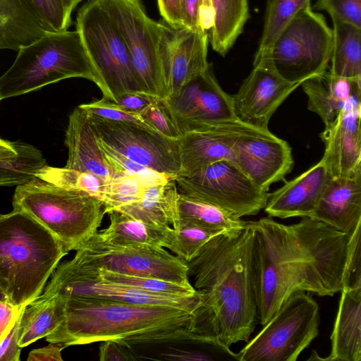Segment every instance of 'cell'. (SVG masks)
<instances>
[{"label": "cell", "instance_id": "1", "mask_svg": "<svg viewBox=\"0 0 361 361\" xmlns=\"http://www.w3.org/2000/svg\"><path fill=\"white\" fill-rule=\"evenodd\" d=\"M247 224L253 231L251 275L262 326L295 292L333 296L342 290L348 234L310 217L291 225L269 216Z\"/></svg>", "mask_w": 361, "mask_h": 361}, {"label": "cell", "instance_id": "2", "mask_svg": "<svg viewBox=\"0 0 361 361\" xmlns=\"http://www.w3.org/2000/svg\"><path fill=\"white\" fill-rule=\"evenodd\" d=\"M253 231L248 226L210 239L186 262L201 293L188 329L226 345L247 342L258 321L251 275Z\"/></svg>", "mask_w": 361, "mask_h": 361}, {"label": "cell", "instance_id": "3", "mask_svg": "<svg viewBox=\"0 0 361 361\" xmlns=\"http://www.w3.org/2000/svg\"><path fill=\"white\" fill-rule=\"evenodd\" d=\"M63 298V320L46 340L66 347L188 328L192 318L191 312L171 307L136 305L90 297Z\"/></svg>", "mask_w": 361, "mask_h": 361}, {"label": "cell", "instance_id": "4", "mask_svg": "<svg viewBox=\"0 0 361 361\" xmlns=\"http://www.w3.org/2000/svg\"><path fill=\"white\" fill-rule=\"evenodd\" d=\"M68 252L27 214L13 210L0 218V287L10 303L22 307L38 298Z\"/></svg>", "mask_w": 361, "mask_h": 361}, {"label": "cell", "instance_id": "5", "mask_svg": "<svg viewBox=\"0 0 361 361\" xmlns=\"http://www.w3.org/2000/svg\"><path fill=\"white\" fill-rule=\"evenodd\" d=\"M12 204L13 210L39 222L68 252L78 250L98 231L106 214L100 199L37 176L17 185Z\"/></svg>", "mask_w": 361, "mask_h": 361}, {"label": "cell", "instance_id": "6", "mask_svg": "<svg viewBox=\"0 0 361 361\" xmlns=\"http://www.w3.org/2000/svg\"><path fill=\"white\" fill-rule=\"evenodd\" d=\"M71 78L99 82L77 30L48 32L20 48L0 77V99L40 89Z\"/></svg>", "mask_w": 361, "mask_h": 361}, {"label": "cell", "instance_id": "7", "mask_svg": "<svg viewBox=\"0 0 361 361\" xmlns=\"http://www.w3.org/2000/svg\"><path fill=\"white\" fill-rule=\"evenodd\" d=\"M98 1L127 46L142 91L166 99L165 65L173 27L148 17L140 0Z\"/></svg>", "mask_w": 361, "mask_h": 361}, {"label": "cell", "instance_id": "8", "mask_svg": "<svg viewBox=\"0 0 361 361\" xmlns=\"http://www.w3.org/2000/svg\"><path fill=\"white\" fill-rule=\"evenodd\" d=\"M332 37L324 16L309 4L283 27L270 49L254 59H264L283 80L301 85L327 72Z\"/></svg>", "mask_w": 361, "mask_h": 361}, {"label": "cell", "instance_id": "9", "mask_svg": "<svg viewBox=\"0 0 361 361\" xmlns=\"http://www.w3.org/2000/svg\"><path fill=\"white\" fill-rule=\"evenodd\" d=\"M75 25L104 97L115 101L127 92H143L127 46L98 0H89L79 9Z\"/></svg>", "mask_w": 361, "mask_h": 361}, {"label": "cell", "instance_id": "10", "mask_svg": "<svg viewBox=\"0 0 361 361\" xmlns=\"http://www.w3.org/2000/svg\"><path fill=\"white\" fill-rule=\"evenodd\" d=\"M319 308L305 291L290 295L238 353L239 361H295L319 334Z\"/></svg>", "mask_w": 361, "mask_h": 361}, {"label": "cell", "instance_id": "11", "mask_svg": "<svg viewBox=\"0 0 361 361\" xmlns=\"http://www.w3.org/2000/svg\"><path fill=\"white\" fill-rule=\"evenodd\" d=\"M96 233L75 250L74 257L68 260L71 264L192 286L187 263L164 247L111 245L102 241Z\"/></svg>", "mask_w": 361, "mask_h": 361}, {"label": "cell", "instance_id": "12", "mask_svg": "<svg viewBox=\"0 0 361 361\" xmlns=\"http://www.w3.org/2000/svg\"><path fill=\"white\" fill-rule=\"evenodd\" d=\"M175 180L180 194L212 203L237 218L257 215L270 196L228 159L178 175Z\"/></svg>", "mask_w": 361, "mask_h": 361}, {"label": "cell", "instance_id": "13", "mask_svg": "<svg viewBox=\"0 0 361 361\" xmlns=\"http://www.w3.org/2000/svg\"><path fill=\"white\" fill-rule=\"evenodd\" d=\"M90 297L136 305L175 307L192 312L200 306L202 295H169L144 291L133 287L101 279L92 274L71 268L64 262L58 264L42 297Z\"/></svg>", "mask_w": 361, "mask_h": 361}, {"label": "cell", "instance_id": "14", "mask_svg": "<svg viewBox=\"0 0 361 361\" xmlns=\"http://www.w3.org/2000/svg\"><path fill=\"white\" fill-rule=\"evenodd\" d=\"M87 116L97 137L116 152L158 173L174 178L180 173L179 140L142 125Z\"/></svg>", "mask_w": 361, "mask_h": 361}, {"label": "cell", "instance_id": "15", "mask_svg": "<svg viewBox=\"0 0 361 361\" xmlns=\"http://www.w3.org/2000/svg\"><path fill=\"white\" fill-rule=\"evenodd\" d=\"M135 360H239L221 341L190 331L187 327L149 332L117 340Z\"/></svg>", "mask_w": 361, "mask_h": 361}, {"label": "cell", "instance_id": "16", "mask_svg": "<svg viewBox=\"0 0 361 361\" xmlns=\"http://www.w3.org/2000/svg\"><path fill=\"white\" fill-rule=\"evenodd\" d=\"M164 100L183 135L207 124L238 118L232 96L221 87L211 65Z\"/></svg>", "mask_w": 361, "mask_h": 361}, {"label": "cell", "instance_id": "17", "mask_svg": "<svg viewBox=\"0 0 361 361\" xmlns=\"http://www.w3.org/2000/svg\"><path fill=\"white\" fill-rule=\"evenodd\" d=\"M233 152L234 163L266 191L283 180L294 164L288 143L268 129L252 127L236 139Z\"/></svg>", "mask_w": 361, "mask_h": 361}, {"label": "cell", "instance_id": "18", "mask_svg": "<svg viewBox=\"0 0 361 361\" xmlns=\"http://www.w3.org/2000/svg\"><path fill=\"white\" fill-rule=\"evenodd\" d=\"M300 85L283 80L264 59H254L252 71L232 95L235 114L247 124L267 130L274 113Z\"/></svg>", "mask_w": 361, "mask_h": 361}, {"label": "cell", "instance_id": "19", "mask_svg": "<svg viewBox=\"0 0 361 361\" xmlns=\"http://www.w3.org/2000/svg\"><path fill=\"white\" fill-rule=\"evenodd\" d=\"M360 99L353 98L320 135L325 147L321 160L331 177L361 174Z\"/></svg>", "mask_w": 361, "mask_h": 361}, {"label": "cell", "instance_id": "20", "mask_svg": "<svg viewBox=\"0 0 361 361\" xmlns=\"http://www.w3.org/2000/svg\"><path fill=\"white\" fill-rule=\"evenodd\" d=\"M238 118L219 121L183 134L179 140L181 172L188 174L221 159L234 162L236 139L252 128Z\"/></svg>", "mask_w": 361, "mask_h": 361}, {"label": "cell", "instance_id": "21", "mask_svg": "<svg viewBox=\"0 0 361 361\" xmlns=\"http://www.w3.org/2000/svg\"><path fill=\"white\" fill-rule=\"evenodd\" d=\"M208 42L207 31L185 27H173L165 65L168 97L177 94L191 80L209 67Z\"/></svg>", "mask_w": 361, "mask_h": 361}, {"label": "cell", "instance_id": "22", "mask_svg": "<svg viewBox=\"0 0 361 361\" xmlns=\"http://www.w3.org/2000/svg\"><path fill=\"white\" fill-rule=\"evenodd\" d=\"M330 176L320 160L308 170L270 193L264 212L269 217H310Z\"/></svg>", "mask_w": 361, "mask_h": 361}, {"label": "cell", "instance_id": "23", "mask_svg": "<svg viewBox=\"0 0 361 361\" xmlns=\"http://www.w3.org/2000/svg\"><path fill=\"white\" fill-rule=\"evenodd\" d=\"M310 218L350 235L361 223V174L331 177Z\"/></svg>", "mask_w": 361, "mask_h": 361}, {"label": "cell", "instance_id": "24", "mask_svg": "<svg viewBox=\"0 0 361 361\" xmlns=\"http://www.w3.org/2000/svg\"><path fill=\"white\" fill-rule=\"evenodd\" d=\"M65 145L68 152L65 167L93 173L106 182L113 179L89 118L79 106L69 115Z\"/></svg>", "mask_w": 361, "mask_h": 361}, {"label": "cell", "instance_id": "25", "mask_svg": "<svg viewBox=\"0 0 361 361\" xmlns=\"http://www.w3.org/2000/svg\"><path fill=\"white\" fill-rule=\"evenodd\" d=\"M300 85L308 97V109L316 113L325 126L334 121L353 98L361 96V78H342L329 72Z\"/></svg>", "mask_w": 361, "mask_h": 361}, {"label": "cell", "instance_id": "26", "mask_svg": "<svg viewBox=\"0 0 361 361\" xmlns=\"http://www.w3.org/2000/svg\"><path fill=\"white\" fill-rule=\"evenodd\" d=\"M334 329L331 350L324 360H361V288H343Z\"/></svg>", "mask_w": 361, "mask_h": 361}, {"label": "cell", "instance_id": "27", "mask_svg": "<svg viewBox=\"0 0 361 361\" xmlns=\"http://www.w3.org/2000/svg\"><path fill=\"white\" fill-rule=\"evenodd\" d=\"M178 195L175 178H171L145 188L139 200L116 212L149 224L175 227Z\"/></svg>", "mask_w": 361, "mask_h": 361}, {"label": "cell", "instance_id": "28", "mask_svg": "<svg viewBox=\"0 0 361 361\" xmlns=\"http://www.w3.org/2000/svg\"><path fill=\"white\" fill-rule=\"evenodd\" d=\"M47 32L26 0H0V49L18 51Z\"/></svg>", "mask_w": 361, "mask_h": 361}, {"label": "cell", "instance_id": "29", "mask_svg": "<svg viewBox=\"0 0 361 361\" xmlns=\"http://www.w3.org/2000/svg\"><path fill=\"white\" fill-rule=\"evenodd\" d=\"M109 214V225L96 233L102 241L116 245L167 247L172 228L170 226L149 224L116 211Z\"/></svg>", "mask_w": 361, "mask_h": 361}, {"label": "cell", "instance_id": "30", "mask_svg": "<svg viewBox=\"0 0 361 361\" xmlns=\"http://www.w3.org/2000/svg\"><path fill=\"white\" fill-rule=\"evenodd\" d=\"M212 11L209 41L214 51L224 56L242 33L249 18L247 0H210Z\"/></svg>", "mask_w": 361, "mask_h": 361}, {"label": "cell", "instance_id": "31", "mask_svg": "<svg viewBox=\"0 0 361 361\" xmlns=\"http://www.w3.org/2000/svg\"><path fill=\"white\" fill-rule=\"evenodd\" d=\"M65 300L60 295L39 296L23 310L18 344L20 348L53 333L63 320Z\"/></svg>", "mask_w": 361, "mask_h": 361}, {"label": "cell", "instance_id": "32", "mask_svg": "<svg viewBox=\"0 0 361 361\" xmlns=\"http://www.w3.org/2000/svg\"><path fill=\"white\" fill-rule=\"evenodd\" d=\"M331 20L329 73L342 78H361V28L336 18Z\"/></svg>", "mask_w": 361, "mask_h": 361}, {"label": "cell", "instance_id": "33", "mask_svg": "<svg viewBox=\"0 0 361 361\" xmlns=\"http://www.w3.org/2000/svg\"><path fill=\"white\" fill-rule=\"evenodd\" d=\"M177 213L178 220L224 231L242 228L247 222L212 203L180 193Z\"/></svg>", "mask_w": 361, "mask_h": 361}, {"label": "cell", "instance_id": "34", "mask_svg": "<svg viewBox=\"0 0 361 361\" xmlns=\"http://www.w3.org/2000/svg\"><path fill=\"white\" fill-rule=\"evenodd\" d=\"M311 0H268L264 26L255 57L264 54L279 32Z\"/></svg>", "mask_w": 361, "mask_h": 361}, {"label": "cell", "instance_id": "35", "mask_svg": "<svg viewBox=\"0 0 361 361\" xmlns=\"http://www.w3.org/2000/svg\"><path fill=\"white\" fill-rule=\"evenodd\" d=\"M63 262L71 268L92 274L101 279L128 286L147 292L183 295L193 294L197 291L193 286H184L153 277L126 275L104 269H83L71 264L68 261Z\"/></svg>", "mask_w": 361, "mask_h": 361}, {"label": "cell", "instance_id": "36", "mask_svg": "<svg viewBox=\"0 0 361 361\" xmlns=\"http://www.w3.org/2000/svg\"><path fill=\"white\" fill-rule=\"evenodd\" d=\"M224 231L178 220L176 226L171 228L166 248L184 262H188L197 256L210 239Z\"/></svg>", "mask_w": 361, "mask_h": 361}, {"label": "cell", "instance_id": "37", "mask_svg": "<svg viewBox=\"0 0 361 361\" xmlns=\"http://www.w3.org/2000/svg\"><path fill=\"white\" fill-rule=\"evenodd\" d=\"M35 176L59 186L87 192L101 200L108 183L93 173L65 166L57 168L47 165Z\"/></svg>", "mask_w": 361, "mask_h": 361}, {"label": "cell", "instance_id": "38", "mask_svg": "<svg viewBox=\"0 0 361 361\" xmlns=\"http://www.w3.org/2000/svg\"><path fill=\"white\" fill-rule=\"evenodd\" d=\"M41 151L31 145L16 157L0 159V186L22 184L35 177L47 166Z\"/></svg>", "mask_w": 361, "mask_h": 361}, {"label": "cell", "instance_id": "39", "mask_svg": "<svg viewBox=\"0 0 361 361\" xmlns=\"http://www.w3.org/2000/svg\"><path fill=\"white\" fill-rule=\"evenodd\" d=\"M97 140L112 172L113 178L122 176L133 178L141 181L147 187L175 178L142 166Z\"/></svg>", "mask_w": 361, "mask_h": 361}, {"label": "cell", "instance_id": "40", "mask_svg": "<svg viewBox=\"0 0 361 361\" xmlns=\"http://www.w3.org/2000/svg\"><path fill=\"white\" fill-rule=\"evenodd\" d=\"M47 32L68 30L71 14L82 0H26Z\"/></svg>", "mask_w": 361, "mask_h": 361}, {"label": "cell", "instance_id": "41", "mask_svg": "<svg viewBox=\"0 0 361 361\" xmlns=\"http://www.w3.org/2000/svg\"><path fill=\"white\" fill-rule=\"evenodd\" d=\"M145 188L147 186L135 178L122 176L111 179L102 198L106 213L137 201Z\"/></svg>", "mask_w": 361, "mask_h": 361}, {"label": "cell", "instance_id": "42", "mask_svg": "<svg viewBox=\"0 0 361 361\" xmlns=\"http://www.w3.org/2000/svg\"><path fill=\"white\" fill-rule=\"evenodd\" d=\"M361 223L349 235L343 276V288H361Z\"/></svg>", "mask_w": 361, "mask_h": 361}, {"label": "cell", "instance_id": "43", "mask_svg": "<svg viewBox=\"0 0 361 361\" xmlns=\"http://www.w3.org/2000/svg\"><path fill=\"white\" fill-rule=\"evenodd\" d=\"M140 116L152 129L168 138L178 140L183 135L162 99H157Z\"/></svg>", "mask_w": 361, "mask_h": 361}, {"label": "cell", "instance_id": "44", "mask_svg": "<svg viewBox=\"0 0 361 361\" xmlns=\"http://www.w3.org/2000/svg\"><path fill=\"white\" fill-rule=\"evenodd\" d=\"M79 106L88 116L94 118L111 121L135 123L150 128L145 123L140 115L130 114L122 110L112 100L104 97L99 100L82 104L79 105Z\"/></svg>", "mask_w": 361, "mask_h": 361}, {"label": "cell", "instance_id": "45", "mask_svg": "<svg viewBox=\"0 0 361 361\" xmlns=\"http://www.w3.org/2000/svg\"><path fill=\"white\" fill-rule=\"evenodd\" d=\"M314 8L361 28V0H317Z\"/></svg>", "mask_w": 361, "mask_h": 361}, {"label": "cell", "instance_id": "46", "mask_svg": "<svg viewBox=\"0 0 361 361\" xmlns=\"http://www.w3.org/2000/svg\"><path fill=\"white\" fill-rule=\"evenodd\" d=\"M183 27L208 31L212 27L210 0H182Z\"/></svg>", "mask_w": 361, "mask_h": 361}, {"label": "cell", "instance_id": "47", "mask_svg": "<svg viewBox=\"0 0 361 361\" xmlns=\"http://www.w3.org/2000/svg\"><path fill=\"white\" fill-rule=\"evenodd\" d=\"M23 306L18 314L0 337V361H19L21 348L18 344Z\"/></svg>", "mask_w": 361, "mask_h": 361}, {"label": "cell", "instance_id": "48", "mask_svg": "<svg viewBox=\"0 0 361 361\" xmlns=\"http://www.w3.org/2000/svg\"><path fill=\"white\" fill-rule=\"evenodd\" d=\"M157 99L158 97L144 92H130L121 94L113 102L122 110L140 115Z\"/></svg>", "mask_w": 361, "mask_h": 361}, {"label": "cell", "instance_id": "49", "mask_svg": "<svg viewBox=\"0 0 361 361\" xmlns=\"http://www.w3.org/2000/svg\"><path fill=\"white\" fill-rule=\"evenodd\" d=\"M100 361H134L129 350L117 341H102L99 348Z\"/></svg>", "mask_w": 361, "mask_h": 361}, {"label": "cell", "instance_id": "50", "mask_svg": "<svg viewBox=\"0 0 361 361\" xmlns=\"http://www.w3.org/2000/svg\"><path fill=\"white\" fill-rule=\"evenodd\" d=\"M158 7L165 22L172 27H183L182 0H157Z\"/></svg>", "mask_w": 361, "mask_h": 361}, {"label": "cell", "instance_id": "51", "mask_svg": "<svg viewBox=\"0 0 361 361\" xmlns=\"http://www.w3.org/2000/svg\"><path fill=\"white\" fill-rule=\"evenodd\" d=\"M48 345L31 350L27 361H62L61 352L66 346L60 343H49Z\"/></svg>", "mask_w": 361, "mask_h": 361}, {"label": "cell", "instance_id": "52", "mask_svg": "<svg viewBox=\"0 0 361 361\" xmlns=\"http://www.w3.org/2000/svg\"><path fill=\"white\" fill-rule=\"evenodd\" d=\"M22 307L16 306L6 300H0V337L6 331Z\"/></svg>", "mask_w": 361, "mask_h": 361}, {"label": "cell", "instance_id": "53", "mask_svg": "<svg viewBox=\"0 0 361 361\" xmlns=\"http://www.w3.org/2000/svg\"><path fill=\"white\" fill-rule=\"evenodd\" d=\"M28 144L10 142L0 138V159H9L20 153Z\"/></svg>", "mask_w": 361, "mask_h": 361}, {"label": "cell", "instance_id": "54", "mask_svg": "<svg viewBox=\"0 0 361 361\" xmlns=\"http://www.w3.org/2000/svg\"><path fill=\"white\" fill-rule=\"evenodd\" d=\"M6 300V295L0 287V300Z\"/></svg>", "mask_w": 361, "mask_h": 361}, {"label": "cell", "instance_id": "55", "mask_svg": "<svg viewBox=\"0 0 361 361\" xmlns=\"http://www.w3.org/2000/svg\"><path fill=\"white\" fill-rule=\"evenodd\" d=\"M2 216H3V214H1L0 213V218H1Z\"/></svg>", "mask_w": 361, "mask_h": 361}, {"label": "cell", "instance_id": "56", "mask_svg": "<svg viewBox=\"0 0 361 361\" xmlns=\"http://www.w3.org/2000/svg\"><path fill=\"white\" fill-rule=\"evenodd\" d=\"M1 99H0V102H1Z\"/></svg>", "mask_w": 361, "mask_h": 361}]
</instances>
